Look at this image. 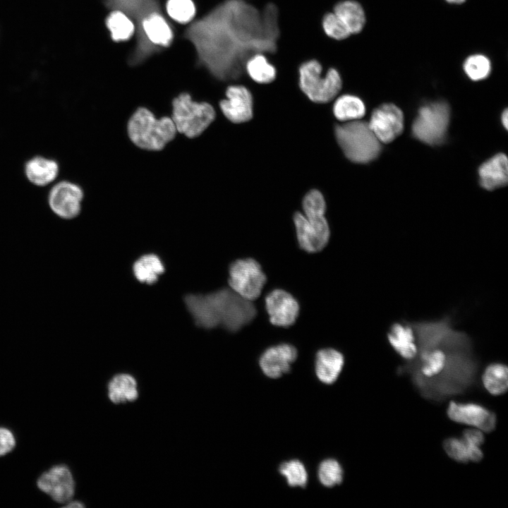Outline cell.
<instances>
[{"instance_id": "6da1fadb", "label": "cell", "mask_w": 508, "mask_h": 508, "mask_svg": "<svg viewBox=\"0 0 508 508\" xmlns=\"http://www.w3.org/2000/svg\"><path fill=\"white\" fill-rule=\"evenodd\" d=\"M246 0H222L201 18L191 23L184 37L193 46L198 64L220 81H236L246 76L245 62L256 52L271 55L274 49L249 35L252 28L243 22Z\"/></svg>"}, {"instance_id": "7a4b0ae2", "label": "cell", "mask_w": 508, "mask_h": 508, "mask_svg": "<svg viewBox=\"0 0 508 508\" xmlns=\"http://www.w3.org/2000/svg\"><path fill=\"white\" fill-rule=\"evenodd\" d=\"M109 10L124 13L135 28V44L128 64L141 65L169 47L174 38L171 25L163 14L159 0H104Z\"/></svg>"}, {"instance_id": "3957f363", "label": "cell", "mask_w": 508, "mask_h": 508, "mask_svg": "<svg viewBox=\"0 0 508 508\" xmlns=\"http://www.w3.org/2000/svg\"><path fill=\"white\" fill-rule=\"evenodd\" d=\"M185 303L198 326L212 329L221 325L232 332L252 322L257 312L250 301L231 289L188 295Z\"/></svg>"}, {"instance_id": "277c9868", "label": "cell", "mask_w": 508, "mask_h": 508, "mask_svg": "<svg viewBox=\"0 0 508 508\" xmlns=\"http://www.w3.org/2000/svg\"><path fill=\"white\" fill-rule=\"evenodd\" d=\"M128 135L139 148L159 151L172 140L177 133L171 117L157 119L148 109L139 107L127 123Z\"/></svg>"}, {"instance_id": "5b68a950", "label": "cell", "mask_w": 508, "mask_h": 508, "mask_svg": "<svg viewBox=\"0 0 508 508\" xmlns=\"http://www.w3.org/2000/svg\"><path fill=\"white\" fill-rule=\"evenodd\" d=\"M298 86L312 102L327 103L334 99L341 90L343 78L336 68L329 67L324 72L321 64L312 59L299 65Z\"/></svg>"}, {"instance_id": "8992f818", "label": "cell", "mask_w": 508, "mask_h": 508, "mask_svg": "<svg viewBox=\"0 0 508 508\" xmlns=\"http://www.w3.org/2000/svg\"><path fill=\"white\" fill-rule=\"evenodd\" d=\"M334 133L344 154L353 162L368 163L380 153V142L368 123L357 120L346 121L336 126Z\"/></svg>"}, {"instance_id": "52a82bcc", "label": "cell", "mask_w": 508, "mask_h": 508, "mask_svg": "<svg viewBox=\"0 0 508 508\" xmlns=\"http://www.w3.org/2000/svg\"><path fill=\"white\" fill-rule=\"evenodd\" d=\"M171 104V118L176 131L188 138L201 135L215 118V111L210 103L194 101L187 92L175 97Z\"/></svg>"}, {"instance_id": "ba28073f", "label": "cell", "mask_w": 508, "mask_h": 508, "mask_svg": "<svg viewBox=\"0 0 508 508\" xmlns=\"http://www.w3.org/2000/svg\"><path fill=\"white\" fill-rule=\"evenodd\" d=\"M449 118V107L445 102L426 104L419 109L413 121V135L425 144L438 145L445 138Z\"/></svg>"}, {"instance_id": "9c48e42d", "label": "cell", "mask_w": 508, "mask_h": 508, "mask_svg": "<svg viewBox=\"0 0 508 508\" xmlns=\"http://www.w3.org/2000/svg\"><path fill=\"white\" fill-rule=\"evenodd\" d=\"M265 283L266 275L261 265L254 259L236 260L229 267L230 289L248 301L259 297Z\"/></svg>"}, {"instance_id": "30bf717a", "label": "cell", "mask_w": 508, "mask_h": 508, "mask_svg": "<svg viewBox=\"0 0 508 508\" xmlns=\"http://www.w3.org/2000/svg\"><path fill=\"white\" fill-rule=\"evenodd\" d=\"M38 488L54 501L67 503L75 492V481L70 469L64 465H56L44 472L37 481Z\"/></svg>"}, {"instance_id": "8fae6325", "label": "cell", "mask_w": 508, "mask_h": 508, "mask_svg": "<svg viewBox=\"0 0 508 508\" xmlns=\"http://www.w3.org/2000/svg\"><path fill=\"white\" fill-rule=\"evenodd\" d=\"M368 124L380 142L389 143L403 131L404 115L396 105L383 104L373 111Z\"/></svg>"}, {"instance_id": "7c38bea8", "label": "cell", "mask_w": 508, "mask_h": 508, "mask_svg": "<svg viewBox=\"0 0 508 508\" xmlns=\"http://www.w3.org/2000/svg\"><path fill=\"white\" fill-rule=\"evenodd\" d=\"M447 413L452 421L473 426L483 433H490L496 427L495 414L478 404L451 401Z\"/></svg>"}, {"instance_id": "4fadbf2b", "label": "cell", "mask_w": 508, "mask_h": 508, "mask_svg": "<svg viewBox=\"0 0 508 508\" xmlns=\"http://www.w3.org/2000/svg\"><path fill=\"white\" fill-rule=\"evenodd\" d=\"M83 198L82 188L69 181H61L50 190L48 202L52 210L64 219H72L80 211Z\"/></svg>"}, {"instance_id": "5bb4252c", "label": "cell", "mask_w": 508, "mask_h": 508, "mask_svg": "<svg viewBox=\"0 0 508 508\" xmlns=\"http://www.w3.org/2000/svg\"><path fill=\"white\" fill-rule=\"evenodd\" d=\"M226 98L219 102V107L225 117L236 123L249 121L253 116V95L244 85H229L225 91Z\"/></svg>"}, {"instance_id": "9a60e30c", "label": "cell", "mask_w": 508, "mask_h": 508, "mask_svg": "<svg viewBox=\"0 0 508 508\" xmlns=\"http://www.w3.org/2000/svg\"><path fill=\"white\" fill-rule=\"evenodd\" d=\"M265 301L272 325L288 327L296 322L300 308L297 300L291 294L282 289H274L266 296Z\"/></svg>"}, {"instance_id": "2e32d148", "label": "cell", "mask_w": 508, "mask_h": 508, "mask_svg": "<svg viewBox=\"0 0 508 508\" xmlns=\"http://www.w3.org/2000/svg\"><path fill=\"white\" fill-rule=\"evenodd\" d=\"M303 215L306 223L320 243L325 247L330 231L325 217V201L322 193L317 190L309 191L303 200Z\"/></svg>"}, {"instance_id": "e0dca14e", "label": "cell", "mask_w": 508, "mask_h": 508, "mask_svg": "<svg viewBox=\"0 0 508 508\" xmlns=\"http://www.w3.org/2000/svg\"><path fill=\"white\" fill-rule=\"evenodd\" d=\"M297 356V350L293 345L280 344L267 349L261 355L259 364L266 376L278 378L289 372Z\"/></svg>"}, {"instance_id": "ac0fdd59", "label": "cell", "mask_w": 508, "mask_h": 508, "mask_svg": "<svg viewBox=\"0 0 508 508\" xmlns=\"http://www.w3.org/2000/svg\"><path fill=\"white\" fill-rule=\"evenodd\" d=\"M387 340L404 359L411 361L418 353L416 334L411 321L394 323L387 332Z\"/></svg>"}, {"instance_id": "d6986e66", "label": "cell", "mask_w": 508, "mask_h": 508, "mask_svg": "<svg viewBox=\"0 0 508 508\" xmlns=\"http://www.w3.org/2000/svg\"><path fill=\"white\" fill-rule=\"evenodd\" d=\"M480 186L488 190L503 187L508 181L507 157L499 153L484 162L478 169Z\"/></svg>"}, {"instance_id": "ffe728a7", "label": "cell", "mask_w": 508, "mask_h": 508, "mask_svg": "<svg viewBox=\"0 0 508 508\" xmlns=\"http://www.w3.org/2000/svg\"><path fill=\"white\" fill-rule=\"evenodd\" d=\"M332 11L344 22L351 35L362 33L365 29L367 13L361 1L340 0L334 5Z\"/></svg>"}, {"instance_id": "44dd1931", "label": "cell", "mask_w": 508, "mask_h": 508, "mask_svg": "<svg viewBox=\"0 0 508 508\" xmlns=\"http://www.w3.org/2000/svg\"><path fill=\"white\" fill-rule=\"evenodd\" d=\"M344 364L343 354L339 351L327 348L319 350L315 356V373L325 384H332L338 378Z\"/></svg>"}, {"instance_id": "7402d4cb", "label": "cell", "mask_w": 508, "mask_h": 508, "mask_svg": "<svg viewBox=\"0 0 508 508\" xmlns=\"http://www.w3.org/2000/svg\"><path fill=\"white\" fill-rule=\"evenodd\" d=\"M107 394L115 404L135 401L139 395L136 380L128 373L117 374L109 382Z\"/></svg>"}, {"instance_id": "603a6c76", "label": "cell", "mask_w": 508, "mask_h": 508, "mask_svg": "<svg viewBox=\"0 0 508 508\" xmlns=\"http://www.w3.org/2000/svg\"><path fill=\"white\" fill-rule=\"evenodd\" d=\"M244 68L249 79L258 85L270 84L277 77L276 67L262 52L250 55L245 62Z\"/></svg>"}, {"instance_id": "cb8c5ba5", "label": "cell", "mask_w": 508, "mask_h": 508, "mask_svg": "<svg viewBox=\"0 0 508 508\" xmlns=\"http://www.w3.org/2000/svg\"><path fill=\"white\" fill-rule=\"evenodd\" d=\"M25 173L28 179L33 184L44 186L57 177L59 165L53 159L35 157L25 164Z\"/></svg>"}, {"instance_id": "d4e9b609", "label": "cell", "mask_w": 508, "mask_h": 508, "mask_svg": "<svg viewBox=\"0 0 508 508\" xmlns=\"http://www.w3.org/2000/svg\"><path fill=\"white\" fill-rule=\"evenodd\" d=\"M443 447L447 454L456 461L478 462L483 457L480 447L471 445L462 437H450L445 440Z\"/></svg>"}, {"instance_id": "484cf974", "label": "cell", "mask_w": 508, "mask_h": 508, "mask_svg": "<svg viewBox=\"0 0 508 508\" xmlns=\"http://www.w3.org/2000/svg\"><path fill=\"white\" fill-rule=\"evenodd\" d=\"M335 117L341 121L359 119L365 112L363 102L357 96L344 94L337 98L333 107Z\"/></svg>"}, {"instance_id": "4316f807", "label": "cell", "mask_w": 508, "mask_h": 508, "mask_svg": "<svg viewBox=\"0 0 508 508\" xmlns=\"http://www.w3.org/2000/svg\"><path fill=\"white\" fill-rule=\"evenodd\" d=\"M483 385L492 395L504 394L508 388V369L501 363L488 365L482 375Z\"/></svg>"}, {"instance_id": "83f0119b", "label": "cell", "mask_w": 508, "mask_h": 508, "mask_svg": "<svg viewBox=\"0 0 508 508\" xmlns=\"http://www.w3.org/2000/svg\"><path fill=\"white\" fill-rule=\"evenodd\" d=\"M164 267L159 258L155 254H147L138 259L133 266L136 279L140 282L152 284L164 272Z\"/></svg>"}, {"instance_id": "f1b7e54d", "label": "cell", "mask_w": 508, "mask_h": 508, "mask_svg": "<svg viewBox=\"0 0 508 508\" xmlns=\"http://www.w3.org/2000/svg\"><path fill=\"white\" fill-rule=\"evenodd\" d=\"M105 24L111 40L116 42L129 40L135 32L133 21L120 11H111L106 18Z\"/></svg>"}, {"instance_id": "f546056e", "label": "cell", "mask_w": 508, "mask_h": 508, "mask_svg": "<svg viewBox=\"0 0 508 508\" xmlns=\"http://www.w3.org/2000/svg\"><path fill=\"white\" fill-rule=\"evenodd\" d=\"M466 75L473 81H480L489 77L492 72L491 59L482 53H473L467 56L462 65Z\"/></svg>"}, {"instance_id": "4dcf8cb0", "label": "cell", "mask_w": 508, "mask_h": 508, "mask_svg": "<svg viewBox=\"0 0 508 508\" xmlns=\"http://www.w3.org/2000/svg\"><path fill=\"white\" fill-rule=\"evenodd\" d=\"M297 240L299 246L303 250L313 253L322 250L324 247L309 229L305 217L301 212H296L294 216Z\"/></svg>"}, {"instance_id": "1f68e13d", "label": "cell", "mask_w": 508, "mask_h": 508, "mask_svg": "<svg viewBox=\"0 0 508 508\" xmlns=\"http://www.w3.org/2000/svg\"><path fill=\"white\" fill-rule=\"evenodd\" d=\"M321 27L324 34L334 40H344L351 35L344 22L332 11L323 15Z\"/></svg>"}, {"instance_id": "d6a6232c", "label": "cell", "mask_w": 508, "mask_h": 508, "mask_svg": "<svg viewBox=\"0 0 508 508\" xmlns=\"http://www.w3.org/2000/svg\"><path fill=\"white\" fill-rule=\"evenodd\" d=\"M279 473L284 476L291 487L305 488L308 481V473L304 465L298 460H291L281 464Z\"/></svg>"}, {"instance_id": "836d02e7", "label": "cell", "mask_w": 508, "mask_h": 508, "mask_svg": "<svg viewBox=\"0 0 508 508\" xmlns=\"http://www.w3.org/2000/svg\"><path fill=\"white\" fill-rule=\"evenodd\" d=\"M166 10L169 16L179 23H190L196 12L193 0H167Z\"/></svg>"}, {"instance_id": "e575fe53", "label": "cell", "mask_w": 508, "mask_h": 508, "mask_svg": "<svg viewBox=\"0 0 508 508\" xmlns=\"http://www.w3.org/2000/svg\"><path fill=\"white\" fill-rule=\"evenodd\" d=\"M344 471L340 464L333 459L322 461L318 468V478L325 487L339 485L343 480Z\"/></svg>"}, {"instance_id": "d590c367", "label": "cell", "mask_w": 508, "mask_h": 508, "mask_svg": "<svg viewBox=\"0 0 508 508\" xmlns=\"http://www.w3.org/2000/svg\"><path fill=\"white\" fill-rule=\"evenodd\" d=\"M16 446V438L8 428L0 427V456L10 452Z\"/></svg>"}, {"instance_id": "8d00e7d4", "label": "cell", "mask_w": 508, "mask_h": 508, "mask_svg": "<svg viewBox=\"0 0 508 508\" xmlns=\"http://www.w3.org/2000/svg\"><path fill=\"white\" fill-rule=\"evenodd\" d=\"M468 443L481 447L485 441L483 432L477 428L465 430L461 437Z\"/></svg>"}, {"instance_id": "74e56055", "label": "cell", "mask_w": 508, "mask_h": 508, "mask_svg": "<svg viewBox=\"0 0 508 508\" xmlns=\"http://www.w3.org/2000/svg\"><path fill=\"white\" fill-rule=\"evenodd\" d=\"M502 123L504 128L507 129V124H508V111L507 109H504V111L502 114Z\"/></svg>"}, {"instance_id": "f35d334b", "label": "cell", "mask_w": 508, "mask_h": 508, "mask_svg": "<svg viewBox=\"0 0 508 508\" xmlns=\"http://www.w3.org/2000/svg\"><path fill=\"white\" fill-rule=\"evenodd\" d=\"M66 507H83L84 504L78 501H69L66 505Z\"/></svg>"}, {"instance_id": "ab89813d", "label": "cell", "mask_w": 508, "mask_h": 508, "mask_svg": "<svg viewBox=\"0 0 508 508\" xmlns=\"http://www.w3.org/2000/svg\"><path fill=\"white\" fill-rule=\"evenodd\" d=\"M450 4L459 5L464 4L466 0H445Z\"/></svg>"}]
</instances>
